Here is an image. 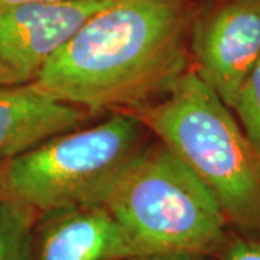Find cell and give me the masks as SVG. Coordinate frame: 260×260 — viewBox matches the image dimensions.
Instances as JSON below:
<instances>
[{
    "instance_id": "8992f818",
    "label": "cell",
    "mask_w": 260,
    "mask_h": 260,
    "mask_svg": "<svg viewBox=\"0 0 260 260\" xmlns=\"http://www.w3.org/2000/svg\"><path fill=\"white\" fill-rule=\"evenodd\" d=\"M197 75L233 109L260 58V0H229L197 20L189 35Z\"/></svg>"
},
{
    "instance_id": "8fae6325",
    "label": "cell",
    "mask_w": 260,
    "mask_h": 260,
    "mask_svg": "<svg viewBox=\"0 0 260 260\" xmlns=\"http://www.w3.org/2000/svg\"><path fill=\"white\" fill-rule=\"evenodd\" d=\"M221 260H260V242L237 240L227 246Z\"/></svg>"
},
{
    "instance_id": "7a4b0ae2",
    "label": "cell",
    "mask_w": 260,
    "mask_h": 260,
    "mask_svg": "<svg viewBox=\"0 0 260 260\" xmlns=\"http://www.w3.org/2000/svg\"><path fill=\"white\" fill-rule=\"evenodd\" d=\"M230 110L189 68L156 102L129 112L208 186L229 223L260 232V150Z\"/></svg>"
},
{
    "instance_id": "7c38bea8",
    "label": "cell",
    "mask_w": 260,
    "mask_h": 260,
    "mask_svg": "<svg viewBox=\"0 0 260 260\" xmlns=\"http://www.w3.org/2000/svg\"><path fill=\"white\" fill-rule=\"evenodd\" d=\"M129 260H203L198 257H191V256H181V254H145V256H138Z\"/></svg>"
},
{
    "instance_id": "52a82bcc",
    "label": "cell",
    "mask_w": 260,
    "mask_h": 260,
    "mask_svg": "<svg viewBox=\"0 0 260 260\" xmlns=\"http://www.w3.org/2000/svg\"><path fill=\"white\" fill-rule=\"evenodd\" d=\"M145 256L127 230L103 204L38 215L30 260H129Z\"/></svg>"
},
{
    "instance_id": "3957f363",
    "label": "cell",
    "mask_w": 260,
    "mask_h": 260,
    "mask_svg": "<svg viewBox=\"0 0 260 260\" xmlns=\"http://www.w3.org/2000/svg\"><path fill=\"white\" fill-rule=\"evenodd\" d=\"M143 254L204 259L225 243L227 218L208 186L159 142L142 148L102 201Z\"/></svg>"
},
{
    "instance_id": "30bf717a",
    "label": "cell",
    "mask_w": 260,
    "mask_h": 260,
    "mask_svg": "<svg viewBox=\"0 0 260 260\" xmlns=\"http://www.w3.org/2000/svg\"><path fill=\"white\" fill-rule=\"evenodd\" d=\"M232 110L247 138L260 150V58L246 77Z\"/></svg>"
},
{
    "instance_id": "4fadbf2b",
    "label": "cell",
    "mask_w": 260,
    "mask_h": 260,
    "mask_svg": "<svg viewBox=\"0 0 260 260\" xmlns=\"http://www.w3.org/2000/svg\"><path fill=\"white\" fill-rule=\"evenodd\" d=\"M64 3V2H80V0H0L2 5H9V3Z\"/></svg>"
},
{
    "instance_id": "277c9868",
    "label": "cell",
    "mask_w": 260,
    "mask_h": 260,
    "mask_svg": "<svg viewBox=\"0 0 260 260\" xmlns=\"http://www.w3.org/2000/svg\"><path fill=\"white\" fill-rule=\"evenodd\" d=\"M145 126L130 112L68 130L3 164L0 197L48 213L102 204L107 189L142 146Z\"/></svg>"
},
{
    "instance_id": "5bb4252c",
    "label": "cell",
    "mask_w": 260,
    "mask_h": 260,
    "mask_svg": "<svg viewBox=\"0 0 260 260\" xmlns=\"http://www.w3.org/2000/svg\"><path fill=\"white\" fill-rule=\"evenodd\" d=\"M0 84H12L9 78H8V75L3 73L2 68H0Z\"/></svg>"
},
{
    "instance_id": "ba28073f",
    "label": "cell",
    "mask_w": 260,
    "mask_h": 260,
    "mask_svg": "<svg viewBox=\"0 0 260 260\" xmlns=\"http://www.w3.org/2000/svg\"><path fill=\"white\" fill-rule=\"evenodd\" d=\"M90 116L87 110L59 102L32 83L0 84V162L80 127Z\"/></svg>"
},
{
    "instance_id": "5b68a950",
    "label": "cell",
    "mask_w": 260,
    "mask_h": 260,
    "mask_svg": "<svg viewBox=\"0 0 260 260\" xmlns=\"http://www.w3.org/2000/svg\"><path fill=\"white\" fill-rule=\"evenodd\" d=\"M112 2L0 3V68L10 83H34L77 30Z\"/></svg>"
},
{
    "instance_id": "6da1fadb",
    "label": "cell",
    "mask_w": 260,
    "mask_h": 260,
    "mask_svg": "<svg viewBox=\"0 0 260 260\" xmlns=\"http://www.w3.org/2000/svg\"><path fill=\"white\" fill-rule=\"evenodd\" d=\"M189 0H113L94 13L34 85L93 114L162 97L189 70Z\"/></svg>"
},
{
    "instance_id": "9c48e42d",
    "label": "cell",
    "mask_w": 260,
    "mask_h": 260,
    "mask_svg": "<svg viewBox=\"0 0 260 260\" xmlns=\"http://www.w3.org/2000/svg\"><path fill=\"white\" fill-rule=\"evenodd\" d=\"M37 210L0 197V260H30Z\"/></svg>"
},
{
    "instance_id": "9a60e30c",
    "label": "cell",
    "mask_w": 260,
    "mask_h": 260,
    "mask_svg": "<svg viewBox=\"0 0 260 260\" xmlns=\"http://www.w3.org/2000/svg\"><path fill=\"white\" fill-rule=\"evenodd\" d=\"M3 164H5V162H0V177H2V169H3Z\"/></svg>"
}]
</instances>
